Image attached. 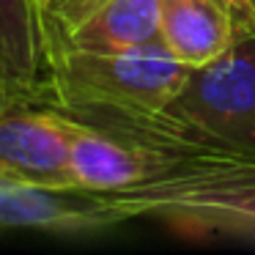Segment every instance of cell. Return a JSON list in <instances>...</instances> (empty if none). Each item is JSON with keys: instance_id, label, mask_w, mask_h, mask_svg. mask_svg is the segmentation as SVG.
Instances as JSON below:
<instances>
[{"instance_id": "obj_1", "label": "cell", "mask_w": 255, "mask_h": 255, "mask_svg": "<svg viewBox=\"0 0 255 255\" xmlns=\"http://www.w3.org/2000/svg\"><path fill=\"white\" fill-rule=\"evenodd\" d=\"M80 121L162 151H255V33L192 69L187 85L162 110Z\"/></svg>"}, {"instance_id": "obj_2", "label": "cell", "mask_w": 255, "mask_h": 255, "mask_svg": "<svg viewBox=\"0 0 255 255\" xmlns=\"http://www.w3.org/2000/svg\"><path fill=\"white\" fill-rule=\"evenodd\" d=\"M121 220H162L192 233H255V151H167V162L121 192Z\"/></svg>"}, {"instance_id": "obj_3", "label": "cell", "mask_w": 255, "mask_h": 255, "mask_svg": "<svg viewBox=\"0 0 255 255\" xmlns=\"http://www.w3.org/2000/svg\"><path fill=\"white\" fill-rule=\"evenodd\" d=\"M192 66L159 44L118 55L58 50L50 58L44 105L74 118L156 113L187 85Z\"/></svg>"}, {"instance_id": "obj_4", "label": "cell", "mask_w": 255, "mask_h": 255, "mask_svg": "<svg viewBox=\"0 0 255 255\" xmlns=\"http://www.w3.org/2000/svg\"><path fill=\"white\" fill-rule=\"evenodd\" d=\"M0 181L77 187L61 110L33 102L0 105Z\"/></svg>"}, {"instance_id": "obj_5", "label": "cell", "mask_w": 255, "mask_h": 255, "mask_svg": "<svg viewBox=\"0 0 255 255\" xmlns=\"http://www.w3.org/2000/svg\"><path fill=\"white\" fill-rule=\"evenodd\" d=\"M61 116L69 134V159H72L74 184L80 189L99 195L121 192L154 176L167 162V151L162 148H151L137 140L121 137L110 129L72 118L66 113Z\"/></svg>"}, {"instance_id": "obj_6", "label": "cell", "mask_w": 255, "mask_h": 255, "mask_svg": "<svg viewBox=\"0 0 255 255\" xmlns=\"http://www.w3.org/2000/svg\"><path fill=\"white\" fill-rule=\"evenodd\" d=\"M121 222V214L107 195L88 192L80 187L0 181V228L94 233Z\"/></svg>"}, {"instance_id": "obj_7", "label": "cell", "mask_w": 255, "mask_h": 255, "mask_svg": "<svg viewBox=\"0 0 255 255\" xmlns=\"http://www.w3.org/2000/svg\"><path fill=\"white\" fill-rule=\"evenodd\" d=\"M253 33V22L233 0H162L159 41L192 69L222 58Z\"/></svg>"}, {"instance_id": "obj_8", "label": "cell", "mask_w": 255, "mask_h": 255, "mask_svg": "<svg viewBox=\"0 0 255 255\" xmlns=\"http://www.w3.org/2000/svg\"><path fill=\"white\" fill-rule=\"evenodd\" d=\"M159 30L162 0H105L94 14H88L63 39L58 50L118 55V52H132L148 44H159Z\"/></svg>"}, {"instance_id": "obj_9", "label": "cell", "mask_w": 255, "mask_h": 255, "mask_svg": "<svg viewBox=\"0 0 255 255\" xmlns=\"http://www.w3.org/2000/svg\"><path fill=\"white\" fill-rule=\"evenodd\" d=\"M0 69L22 102H44L50 52L33 0H0Z\"/></svg>"}, {"instance_id": "obj_10", "label": "cell", "mask_w": 255, "mask_h": 255, "mask_svg": "<svg viewBox=\"0 0 255 255\" xmlns=\"http://www.w3.org/2000/svg\"><path fill=\"white\" fill-rule=\"evenodd\" d=\"M41 19V30L47 39V52H55L69 33L94 14L105 0H33Z\"/></svg>"}, {"instance_id": "obj_11", "label": "cell", "mask_w": 255, "mask_h": 255, "mask_svg": "<svg viewBox=\"0 0 255 255\" xmlns=\"http://www.w3.org/2000/svg\"><path fill=\"white\" fill-rule=\"evenodd\" d=\"M8 102H22V99H19V94L14 91V85L8 83V77L0 69V105H8Z\"/></svg>"}, {"instance_id": "obj_12", "label": "cell", "mask_w": 255, "mask_h": 255, "mask_svg": "<svg viewBox=\"0 0 255 255\" xmlns=\"http://www.w3.org/2000/svg\"><path fill=\"white\" fill-rule=\"evenodd\" d=\"M233 3L247 14V19L253 22V28H255V0H233Z\"/></svg>"}]
</instances>
